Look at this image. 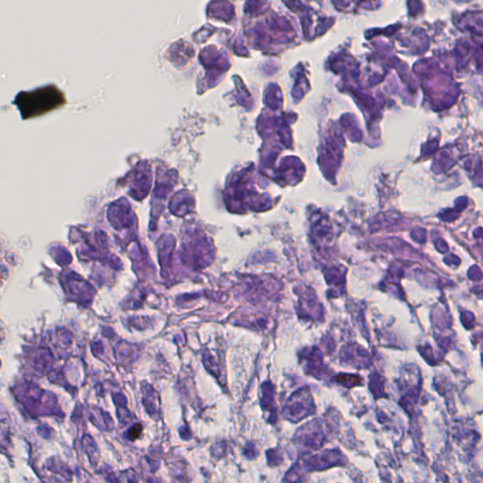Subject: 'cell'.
I'll use <instances>...</instances> for the list:
<instances>
[{
  "mask_svg": "<svg viewBox=\"0 0 483 483\" xmlns=\"http://www.w3.org/2000/svg\"><path fill=\"white\" fill-rule=\"evenodd\" d=\"M297 441L307 449H317L325 441V432L321 422L315 420L303 425L297 434Z\"/></svg>",
  "mask_w": 483,
  "mask_h": 483,
  "instance_id": "obj_1",
  "label": "cell"
},
{
  "mask_svg": "<svg viewBox=\"0 0 483 483\" xmlns=\"http://www.w3.org/2000/svg\"><path fill=\"white\" fill-rule=\"evenodd\" d=\"M343 458L341 453L337 450H327L310 457L305 462V468L307 470L327 469L330 467L339 466Z\"/></svg>",
  "mask_w": 483,
  "mask_h": 483,
  "instance_id": "obj_2",
  "label": "cell"
},
{
  "mask_svg": "<svg viewBox=\"0 0 483 483\" xmlns=\"http://www.w3.org/2000/svg\"><path fill=\"white\" fill-rule=\"evenodd\" d=\"M315 412L312 399L310 398L296 399L290 404L288 415L292 421H300Z\"/></svg>",
  "mask_w": 483,
  "mask_h": 483,
  "instance_id": "obj_3",
  "label": "cell"
}]
</instances>
